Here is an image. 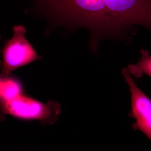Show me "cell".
<instances>
[{
	"instance_id": "cell-1",
	"label": "cell",
	"mask_w": 151,
	"mask_h": 151,
	"mask_svg": "<svg viewBox=\"0 0 151 151\" xmlns=\"http://www.w3.org/2000/svg\"><path fill=\"white\" fill-rule=\"evenodd\" d=\"M67 1L77 27L89 31L93 52L105 39L131 43L138 26L151 31V0Z\"/></svg>"
},
{
	"instance_id": "cell-2",
	"label": "cell",
	"mask_w": 151,
	"mask_h": 151,
	"mask_svg": "<svg viewBox=\"0 0 151 151\" xmlns=\"http://www.w3.org/2000/svg\"><path fill=\"white\" fill-rule=\"evenodd\" d=\"M1 119L9 115L22 120H37L44 125H52L59 119L61 106L58 102L44 103L23 93L16 98L1 103Z\"/></svg>"
},
{
	"instance_id": "cell-3",
	"label": "cell",
	"mask_w": 151,
	"mask_h": 151,
	"mask_svg": "<svg viewBox=\"0 0 151 151\" xmlns=\"http://www.w3.org/2000/svg\"><path fill=\"white\" fill-rule=\"evenodd\" d=\"M13 31V37L6 42L2 51L1 76H9L12 71L38 58L26 39L25 28L23 26H16Z\"/></svg>"
},
{
	"instance_id": "cell-4",
	"label": "cell",
	"mask_w": 151,
	"mask_h": 151,
	"mask_svg": "<svg viewBox=\"0 0 151 151\" xmlns=\"http://www.w3.org/2000/svg\"><path fill=\"white\" fill-rule=\"evenodd\" d=\"M122 74L131 93V115L136 120L133 127L151 140V99L138 87L128 68H124Z\"/></svg>"
},
{
	"instance_id": "cell-5",
	"label": "cell",
	"mask_w": 151,
	"mask_h": 151,
	"mask_svg": "<svg viewBox=\"0 0 151 151\" xmlns=\"http://www.w3.org/2000/svg\"><path fill=\"white\" fill-rule=\"evenodd\" d=\"M24 93L21 83L11 76H1L0 81L1 103L13 100Z\"/></svg>"
},
{
	"instance_id": "cell-6",
	"label": "cell",
	"mask_w": 151,
	"mask_h": 151,
	"mask_svg": "<svg viewBox=\"0 0 151 151\" xmlns=\"http://www.w3.org/2000/svg\"><path fill=\"white\" fill-rule=\"evenodd\" d=\"M141 56L136 64H129L128 69L131 75L137 78H140L145 74L151 77V55L150 52L141 49Z\"/></svg>"
}]
</instances>
